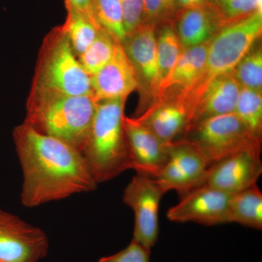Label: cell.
Masks as SVG:
<instances>
[{"label": "cell", "mask_w": 262, "mask_h": 262, "mask_svg": "<svg viewBox=\"0 0 262 262\" xmlns=\"http://www.w3.org/2000/svg\"><path fill=\"white\" fill-rule=\"evenodd\" d=\"M262 10L222 27L208 44L204 67L189 87L171 100L185 108L190 117L194 105L217 77L233 72L236 66L261 37Z\"/></svg>", "instance_id": "3"}, {"label": "cell", "mask_w": 262, "mask_h": 262, "mask_svg": "<svg viewBox=\"0 0 262 262\" xmlns=\"http://www.w3.org/2000/svg\"><path fill=\"white\" fill-rule=\"evenodd\" d=\"M33 88L74 96H92L91 77L82 68L61 27L44 39Z\"/></svg>", "instance_id": "5"}, {"label": "cell", "mask_w": 262, "mask_h": 262, "mask_svg": "<svg viewBox=\"0 0 262 262\" xmlns=\"http://www.w3.org/2000/svg\"><path fill=\"white\" fill-rule=\"evenodd\" d=\"M209 42L210 40L195 47L183 50L173 70L160 84L156 97L158 98V102L174 88H179L180 94L195 80L204 67Z\"/></svg>", "instance_id": "18"}, {"label": "cell", "mask_w": 262, "mask_h": 262, "mask_svg": "<svg viewBox=\"0 0 262 262\" xmlns=\"http://www.w3.org/2000/svg\"><path fill=\"white\" fill-rule=\"evenodd\" d=\"M164 195L154 179L136 173L124 191L123 202L135 215L134 239L151 249L159 234L158 212Z\"/></svg>", "instance_id": "8"}, {"label": "cell", "mask_w": 262, "mask_h": 262, "mask_svg": "<svg viewBox=\"0 0 262 262\" xmlns=\"http://www.w3.org/2000/svg\"><path fill=\"white\" fill-rule=\"evenodd\" d=\"M123 98L96 102L89 136L82 154L98 184L131 169L124 130Z\"/></svg>", "instance_id": "4"}, {"label": "cell", "mask_w": 262, "mask_h": 262, "mask_svg": "<svg viewBox=\"0 0 262 262\" xmlns=\"http://www.w3.org/2000/svg\"><path fill=\"white\" fill-rule=\"evenodd\" d=\"M211 5L220 16L222 27L262 10V0H213Z\"/></svg>", "instance_id": "26"}, {"label": "cell", "mask_w": 262, "mask_h": 262, "mask_svg": "<svg viewBox=\"0 0 262 262\" xmlns=\"http://www.w3.org/2000/svg\"><path fill=\"white\" fill-rule=\"evenodd\" d=\"M127 36L144 21V0H119Z\"/></svg>", "instance_id": "27"}, {"label": "cell", "mask_w": 262, "mask_h": 262, "mask_svg": "<svg viewBox=\"0 0 262 262\" xmlns=\"http://www.w3.org/2000/svg\"><path fill=\"white\" fill-rule=\"evenodd\" d=\"M261 144L248 146L208 169L205 184L233 194L256 184L262 173Z\"/></svg>", "instance_id": "10"}, {"label": "cell", "mask_w": 262, "mask_h": 262, "mask_svg": "<svg viewBox=\"0 0 262 262\" xmlns=\"http://www.w3.org/2000/svg\"><path fill=\"white\" fill-rule=\"evenodd\" d=\"M182 140L194 146L211 166L245 148L261 144L234 113L200 122L188 129Z\"/></svg>", "instance_id": "6"}, {"label": "cell", "mask_w": 262, "mask_h": 262, "mask_svg": "<svg viewBox=\"0 0 262 262\" xmlns=\"http://www.w3.org/2000/svg\"><path fill=\"white\" fill-rule=\"evenodd\" d=\"M124 130L130 155L131 169L155 179L168 159L170 146L137 118L124 117Z\"/></svg>", "instance_id": "12"}, {"label": "cell", "mask_w": 262, "mask_h": 262, "mask_svg": "<svg viewBox=\"0 0 262 262\" xmlns=\"http://www.w3.org/2000/svg\"><path fill=\"white\" fill-rule=\"evenodd\" d=\"M176 2L182 8L187 9L206 4L207 0H176Z\"/></svg>", "instance_id": "31"}, {"label": "cell", "mask_w": 262, "mask_h": 262, "mask_svg": "<svg viewBox=\"0 0 262 262\" xmlns=\"http://www.w3.org/2000/svg\"><path fill=\"white\" fill-rule=\"evenodd\" d=\"M91 82L96 102L117 98L126 99L139 87L135 70L122 43H117L115 54L107 64L91 76Z\"/></svg>", "instance_id": "14"}, {"label": "cell", "mask_w": 262, "mask_h": 262, "mask_svg": "<svg viewBox=\"0 0 262 262\" xmlns=\"http://www.w3.org/2000/svg\"><path fill=\"white\" fill-rule=\"evenodd\" d=\"M229 218V222H235L245 227L261 230L262 193L257 184L231 194Z\"/></svg>", "instance_id": "20"}, {"label": "cell", "mask_w": 262, "mask_h": 262, "mask_svg": "<svg viewBox=\"0 0 262 262\" xmlns=\"http://www.w3.org/2000/svg\"><path fill=\"white\" fill-rule=\"evenodd\" d=\"M96 106L91 95L74 96L32 87L24 122L40 134L65 141L82 152Z\"/></svg>", "instance_id": "2"}, {"label": "cell", "mask_w": 262, "mask_h": 262, "mask_svg": "<svg viewBox=\"0 0 262 262\" xmlns=\"http://www.w3.org/2000/svg\"><path fill=\"white\" fill-rule=\"evenodd\" d=\"M156 37L157 58L162 83L173 70L184 48L177 32L170 26L164 27Z\"/></svg>", "instance_id": "24"}, {"label": "cell", "mask_w": 262, "mask_h": 262, "mask_svg": "<svg viewBox=\"0 0 262 262\" xmlns=\"http://www.w3.org/2000/svg\"><path fill=\"white\" fill-rule=\"evenodd\" d=\"M91 11L98 25L122 43L127 37L119 0H92Z\"/></svg>", "instance_id": "23"}, {"label": "cell", "mask_w": 262, "mask_h": 262, "mask_svg": "<svg viewBox=\"0 0 262 262\" xmlns=\"http://www.w3.org/2000/svg\"><path fill=\"white\" fill-rule=\"evenodd\" d=\"M176 0H144V21L155 24L166 18L175 5Z\"/></svg>", "instance_id": "29"}, {"label": "cell", "mask_w": 262, "mask_h": 262, "mask_svg": "<svg viewBox=\"0 0 262 262\" xmlns=\"http://www.w3.org/2000/svg\"><path fill=\"white\" fill-rule=\"evenodd\" d=\"M150 249L134 241L126 248L112 256H105L98 262H149Z\"/></svg>", "instance_id": "28"}, {"label": "cell", "mask_w": 262, "mask_h": 262, "mask_svg": "<svg viewBox=\"0 0 262 262\" xmlns=\"http://www.w3.org/2000/svg\"><path fill=\"white\" fill-rule=\"evenodd\" d=\"M222 28L220 16L211 3L187 8L179 17L177 36L184 49L211 40Z\"/></svg>", "instance_id": "16"}, {"label": "cell", "mask_w": 262, "mask_h": 262, "mask_svg": "<svg viewBox=\"0 0 262 262\" xmlns=\"http://www.w3.org/2000/svg\"><path fill=\"white\" fill-rule=\"evenodd\" d=\"M122 46L134 67L139 84L143 82L146 89L157 97L161 79L157 58L155 24L143 22L127 36Z\"/></svg>", "instance_id": "13"}, {"label": "cell", "mask_w": 262, "mask_h": 262, "mask_svg": "<svg viewBox=\"0 0 262 262\" xmlns=\"http://www.w3.org/2000/svg\"><path fill=\"white\" fill-rule=\"evenodd\" d=\"M65 5L67 18L60 27L78 57L94 42L101 27L92 15L82 13L67 3Z\"/></svg>", "instance_id": "19"}, {"label": "cell", "mask_w": 262, "mask_h": 262, "mask_svg": "<svg viewBox=\"0 0 262 262\" xmlns=\"http://www.w3.org/2000/svg\"><path fill=\"white\" fill-rule=\"evenodd\" d=\"M48 249L42 229L0 208V262H39Z\"/></svg>", "instance_id": "9"}, {"label": "cell", "mask_w": 262, "mask_h": 262, "mask_svg": "<svg viewBox=\"0 0 262 262\" xmlns=\"http://www.w3.org/2000/svg\"><path fill=\"white\" fill-rule=\"evenodd\" d=\"M234 114L256 139L261 140L262 131L261 91L241 88Z\"/></svg>", "instance_id": "22"}, {"label": "cell", "mask_w": 262, "mask_h": 262, "mask_svg": "<svg viewBox=\"0 0 262 262\" xmlns=\"http://www.w3.org/2000/svg\"><path fill=\"white\" fill-rule=\"evenodd\" d=\"M241 88L233 72L215 79L193 107L187 130L211 117L234 113Z\"/></svg>", "instance_id": "15"}, {"label": "cell", "mask_w": 262, "mask_h": 262, "mask_svg": "<svg viewBox=\"0 0 262 262\" xmlns=\"http://www.w3.org/2000/svg\"><path fill=\"white\" fill-rule=\"evenodd\" d=\"M236 80L241 87L261 91L262 51L261 48L253 46L236 66L233 71Z\"/></svg>", "instance_id": "25"}, {"label": "cell", "mask_w": 262, "mask_h": 262, "mask_svg": "<svg viewBox=\"0 0 262 262\" xmlns=\"http://www.w3.org/2000/svg\"><path fill=\"white\" fill-rule=\"evenodd\" d=\"M231 194L203 184L191 191L177 206L170 208L167 217L175 222H195L205 226L229 223Z\"/></svg>", "instance_id": "11"}, {"label": "cell", "mask_w": 262, "mask_h": 262, "mask_svg": "<svg viewBox=\"0 0 262 262\" xmlns=\"http://www.w3.org/2000/svg\"><path fill=\"white\" fill-rule=\"evenodd\" d=\"M91 3L92 0H66L65 1V3L70 5L71 6L80 10L82 13L94 16L91 11Z\"/></svg>", "instance_id": "30"}, {"label": "cell", "mask_w": 262, "mask_h": 262, "mask_svg": "<svg viewBox=\"0 0 262 262\" xmlns=\"http://www.w3.org/2000/svg\"><path fill=\"white\" fill-rule=\"evenodd\" d=\"M23 172L20 201L34 208L97 187L83 155L68 143L44 135L24 122L13 131Z\"/></svg>", "instance_id": "1"}, {"label": "cell", "mask_w": 262, "mask_h": 262, "mask_svg": "<svg viewBox=\"0 0 262 262\" xmlns=\"http://www.w3.org/2000/svg\"><path fill=\"white\" fill-rule=\"evenodd\" d=\"M137 119L168 145L182 133L184 135L189 125L187 110L173 101L156 103Z\"/></svg>", "instance_id": "17"}, {"label": "cell", "mask_w": 262, "mask_h": 262, "mask_svg": "<svg viewBox=\"0 0 262 262\" xmlns=\"http://www.w3.org/2000/svg\"><path fill=\"white\" fill-rule=\"evenodd\" d=\"M210 167L194 146L176 141L169 148L168 161L154 180L164 194L175 190L184 196L205 184Z\"/></svg>", "instance_id": "7"}, {"label": "cell", "mask_w": 262, "mask_h": 262, "mask_svg": "<svg viewBox=\"0 0 262 262\" xmlns=\"http://www.w3.org/2000/svg\"><path fill=\"white\" fill-rule=\"evenodd\" d=\"M118 42L104 29H100L94 42L77 57L82 68L90 77L107 64L115 54Z\"/></svg>", "instance_id": "21"}]
</instances>
